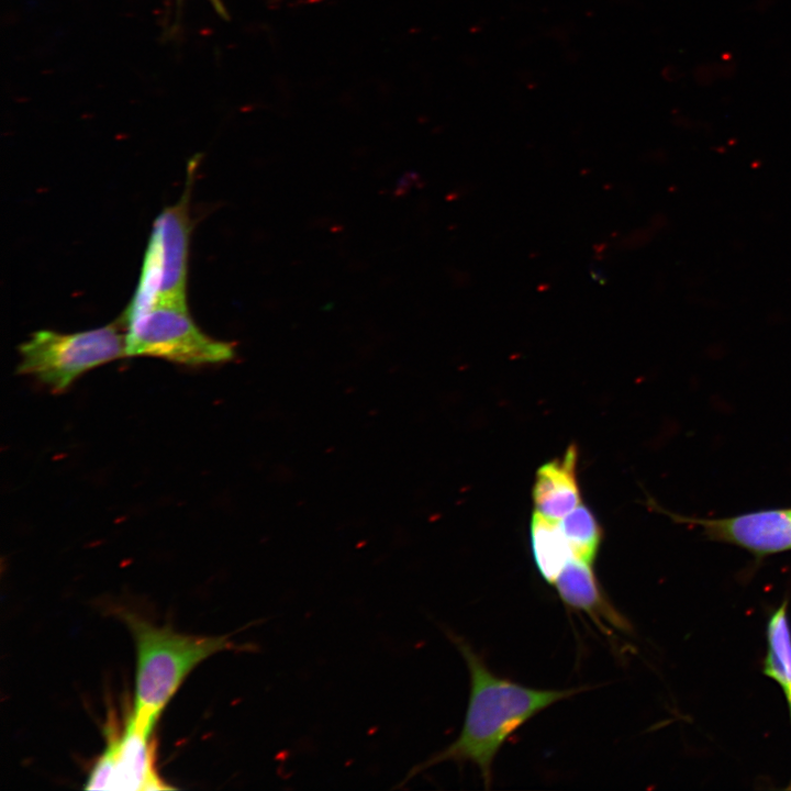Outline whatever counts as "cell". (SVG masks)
I'll use <instances>...</instances> for the list:
<instances>
[{
  "label": "cell",
  "mask_w": 791,
  "mask_h": 791,
  "mask_svg": "<svg viewBox=\"0 0 791 791\" xmlns=\"http://www.w3.org/2000/svg\"><path fill=\"white\" fill-rule=\"evenodd\" d=\"M123 325L126 357H158L186 366L223 364L236 357V344L203 333L188 308L155 305Z\"/></svg>",
  "instance_id": "cell-5"
},
{
  "label": "cell",
  "mask_w": 791,
  "mask_h": 791,
  "mask_svg": "<svg viewBox=\"0 0 791 791\" xmlns=\"http://www.w3.org/2000/svg\"><path fill=\"white\" fill-rule=\"evenodd\" d=\"M151 731L127 715L120 728L115 720L105 727L107 745L89 771L88 790H166L155 767V740Z\"/></svg>",
  "instance_id": "cell-6"
},
{
  "label": "cell",
  "mask_w": 791,
  "mask_h": 791,
  "mask_svg": "<svg viewBox=\"0 0 791 791\" xmlns=\"http://www.w3.org/2000/svg\"><path fill=\"white\" fill-rule=\"evenodd\" d=\"M531 544L538 571L553 584L565 565L573 558L560 526L554 520L534 512L531 520Z\"/></svg>",
  "instance_id": "cell-10"
},
{
  "label": "cell",
  "mask_w": 791,
  "mask_h": 791,
  "mask_svg": "<svg viewBox=\"0 0 791 791\" xmlns=\"http://www.w3.org/2000/svg\"><path fill=\"white\" fill-rule=\"evenodd\" d=\"M136 647L135 695L131 716L145 729H154L163 710L186 677L209 657L238 646L231 635L199 636L156 626L133 613H122Z\"/></svg>",
  "instance_id": "cell-2"
},
{
  "label": "cell",
  "mask_w": 791,
  "mask_h": 791,
  "mask_svg": "<svg viewBox=\"0 0 791 791\" xmlns=\"http://www.w3.org/2000/svg\"><path fill=\"white\" fill-rule=\"evenodd\" d=\"M448 635L463 655L470 675L464 725L450 745L412 767L402 783L444 761H470L480 769L489 788L493 759L509 736L541 711L584 689H533L500 678L488 669L482 658L463 638Z\"/></svg>",
  "instance_id": "cell-1"
},
{
  "label": "cell",
  "mask_w": 791,
  "mask_h": 791,
  "mask_svg": "<svg viewBox=\"0 0 791 791\" xmlns=\"http://www.w3.org/2000/svg\"><path fill=\"white\" fill-rule=\"evenodd\" d=\"M577 457V448L571 445L562 457L546 463L536 472L533 501L536 511L548 519L565 517L580 502Z\"/></svg>",
  "instance_id": "cell-8"
},
{
  "label": "cell",
  "mask_w": 791,
  "mask_h": 791,
  "mask_svg": "<svg viewBox=\"0 0 791 791\" xmlns=\"http://www.w3.org/2000/svg\"><path fill=\"white\" fill-rule=\"evenodd\" d=\"M764 673L782 689L791 717V627L788 601H783L768 620Z\"/></svg>",
  "instance_id": "cell-11"
},
{
  "label": "cell",
  "mask_w": 791,
  "mask_h": 791,
  "mask_svg": "<svg viewBox=\"0 0 791 791\" xmlns=\"http://www.w3.org/2000/svg\"><path fill=\"white\" fill-rule=\"evenodd\" d=\"M670 515L679 523L699 526L710 541L738 546L756 557L791 550V506L713 519Z\"/></svg>",
  "instance_id": "cell-7"
},
{
  "label": "cell",
  "mask_w": 791,
  "mask_h": 791,
  "mask_svg": "<svg viewBox=\"0 0 791 791\" xmlns=\"http://www.w3.org/2000/svg\"><path fill=\"white\" fill-rule=\"evenodd\" d=\"M553 584L564 603L570 608L583 611L594 619H605L616 627H626L623 617L602 595L590 564L572 558Z\"/></svg>",
  "instance_id": "cell-9"
},
{
  "label": "cell",
  "mask_w": 791,
  "mask_h": 791,
  "mask_svg": "<svg viewBox=\"0 0 791 791\" xmlns=\"http://www.w3.org/2000/svg\"><path fill=\"white\" fill-rule=\"evenodd\" d=\"M179 1H180V0H179ZM209 1L212 3L214 10H215L220 15H222L223 18H226V16H227V14H226V12H225V9H224L221 0H209Z\"/></svg>",
  "instance_id": "cell-13"
},
{
  "label": "cell",
  "mask_w": 791,
  "mask_h": 791,
  "mask_svg": "<svg viewBox=\"0 0 791 791\" xmlns=\"http://www.w3.org/2000/svg\"><path fill=\"white\" fill-rule=\"evenodd\" d=\"M194 169L196 163L189 168L187 186L179 201L165 208L154 222L137 287L120 317L123 323L155 305L188 308L186 292L192 230L189 198Z\"/></svg>",
  "instance_id": "cell-3"
},
{
  "label": "cell",
  "mask_w": 791,
  "mask_h": 791,
  "mask_svg": "<svg viewBox=\"0 0 791 791\" xmlns=\"http://www.w3.org/2000/svg\"><path fill=\"white\" fill-rule=\"evenodd\" d=\"M575 559L592 565L602 538L601 527L586 505H578L559 524Z\"/></svg>",
  "instance_id": "cell-12"
},
{
  "label": "cell",
  "mask_w": 791,
  "mask_h": 791,
  "mask_svg": "<svg viewBox=\"0 0 791 791\" xmlns=\"http://www.w3.org/2000/svg\"><path fill=\"white\" fill-rule=\"evenodd\" d=\"M19 374L36 378L54 392L67 389L86 371L122 357L125 327L115 322L76 333L41 330L19 347Z\"/></svg>",
  "instance_id": "cell-4"
}]
</instances>
